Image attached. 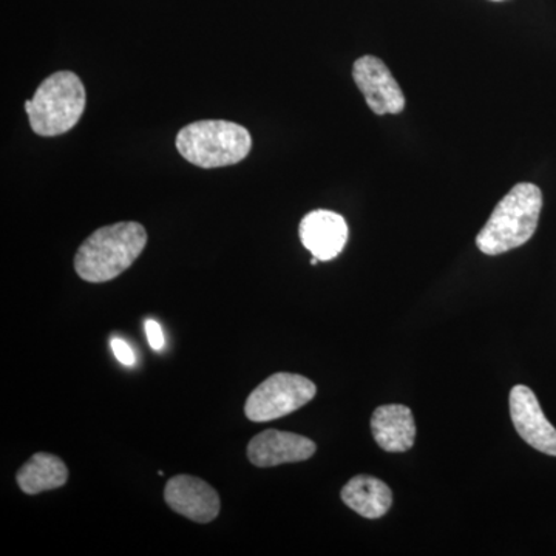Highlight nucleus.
<instances>
[{"label":"nucleus","instance_id":"20e7f679","mask_svg":"<svg viewBox=\"0 0 556 556\" xmlns=\"http://www.w3.org/2000/svg\"><path fill=\"white\" fill-rule=\"evenodd\" d=\"M86 109V89L72 72L49 76L25 102L33 131L40 137H60L79 123Z\"/></svg>","mask_w":556,"mask_h":556},{"label":"nucleus","instance_id":"0eeeda50","mask_svg":"<svg viewBox=\"0 0 556 556\" xmlns=\"http://www.w3.org/2000/svg\"><path fill=\"white\" fill-rule=\"evenodd\" d=\"M510 417L515 430L530 447L556 456V428L548 422L540 402L526 386H517L510 391Z\"/></svg>","mask_w":556,"mask_h":556},{"label":"nucleus","instance_id":"39448f33","mask_svg":"<svg viewBox=\"0 0 556 556\" xmlns=\"http://www.w3.org/2000/svg\"><path fill=\"white\" fill-rule=\"evenodd\" d=\"M316 394V383L309 379L291 372H277L249 394L244 415L252 422H269L305 407Z\"/></svg>","mask_w":556,"mask_h":556},{"label":"nucleus","instance_id":"9d476101","mask_svg":"<svg viewBox=\"0 0 556 556\" xmlns=\"http://www.w3.org/2000/svg\"><path fill=\"white\" fill-rule=\"evenodd\" d=\"M300 240L318 262L338 257L348 241V226L342 215L331 211L309 212L300 223Z\"/></svg>","mask_w":556,"mask_h":556},{"label":"nucleus","instance_id":"ddd939ff","mask_svg":"<svg viewBox=\"0 0 556 556\" xmlns=\"http://www.w3.org/2000/svg\"><path fill=\"white\" fill-rule=\"evenodd\" d=\"M16 481L22 492L39 495L67 484L68 468L61 457L50 453H36L17 471Z\"/></svg>","mask_w":556,"mask_h":556},{"label":"nucleus","instance_id":"dca6fc26","mask_svg":"<svg viewBox=\"0 0 556 556\" xmlns=\"http://www.w3.org/2000/svg\"><path fill=\"white\" fill-rule=\"evenodd\" d=\"M492 2H503V0H492Z\"/></svg>","mask_w":556,"mask_h":556},{"label":"nucleus","instance_id":"f8f14e48","mask_svg":"<svg viewBox=\"0 0 556 556\" xmlns=\"http://www.w3.org/2000/svg\"><path fill=\"white\" fill-rule=\"evenodd\" d=\"M343 503L361 517L382 518L393 506V493L386 482L378 478L358 475L346 482L342 493Z\"/></svg>","mask_w":556,"mask_h":556},{"label":"nucleus","instance_id":"7ed1b4c3","mask_svg":"<svg viewBox=\"0 0 556 556\" xmlns=\"http://www.w3.org/2000/svg\"><path fill=\"white\" fill-rule=\"evenodd\" d=\"M251 148V134L230 121H199L182 127L177 135L179 155L203 169L240 163L247 159Z\"/></svg>","mask_w":556,"mask_h":556},{"label":"nucleus","instance_id":"6e6552de","mask_svg":"<svg viewBox=\"0 0 556 556\" xmlns=\"http://www.w3.org/2000/svg\"><path fill=\"white\" fill-rule=\"evenodd\" d=\"M164 500L172 510L199 525H207L219 515V496L214 486L190 475H177L167 481Z\"/></svg>","mask_w":556,"mask_h":556},{"label":"nucleus","instance_id":"f257e3e1","mask_svg":"<svg viewBox=\"0 0 556 556\" xmlns=\"http://www.w3.org/2000/svg\"><path fill=\"white\" fill-rule=\"evenodd\" d=\"M146 244L148 232L139 223L104 226L80 244L75 255L76 274L89 283H105L129 269Z\"/></svg>","mask_w":556,"mask_h":556},{"label":"nucleus","instance_id":"423d86ee","mask_svg":"<svg viewBox=\"0 0 556 556\" xmlns=\"http://www.w3.org/2000/svg\"><path fill=\"white\" fill-rule=\"evenodd\" d=\"M354 83L367 101L368 108L382 116L404 112L405 97L390 70L376 56H364L354 62Z\"/></svg>","mask_w":556,"mask_h":556},{"label":"nucleus","instance_id":"2eb2a0df","mask_svg":"<svg viewBox=\"0 0 556 556\" xmlns=\"http://www.w3.org/2000/svg\"><path fill=\"white\" fill-rule=\"evenodd\" d=\"M146 328V334H148L150 346H152V350L161 351L164 348V334L163 331H161V327L159 325V321L152 320V318H149V320H146L144 324Z\"/></svg>","mask_w":556,"mask_h":556},{"label":"nucleus","instance_id":"f03ea898","mask_svg":"<svg viewBox=\"0 0 556 556\" xmlns=\"http://www.w3.org/2000/svg\"><path fill=\"white\" fill-rule=\"evenodd\" d=\"M543 208V192L532 182H519L497 203L477 237L482 254H506L532 239Z\"/></svg>","mask_w":556,"mask_h":556},{"label":"nucleus","instance_id":"9b49d317","mask_svg":"<svg viewBox=\"0 0 556 556\" xmlns=\"http://www.w3.org/2000/svg\"><path fill=\"white\" fill-rule=\"evenodd\" d=\"M376 444L390 453H404L415 445L416 424L412 409L401 404L382 405L371 417Z\"/></svg>","mask_w":556,"mask_h":556},{"label":"nucleus","instance_id":"4468645a","mask_svg":"<svg viewBox=\"0 0 556 556\" xmlns=\"http://www.w3.org/2000/svg\"><path fill=\"white\" fill-rule=\"evenodd\" d=\"M112 350L121 364L126 365V367H131L135 364L134 351L123 339H112Z\"/></svg>","mask_w":556,"mask_h":556},{"label":"nucleus","instance_id":"1a4fd4ad","mask_svg":"<svg viewBox=\"0 0 556 556\" xmlns=\"http://www.w3.org/2000/svg\"><path fill=\"white\" fill-rule=\"evenodd\" d=\"M316 450L317 445L308 438L289 431L266 430L251 439L248 457L255 467L268 468L302 463L313 457Z\"/></svg>","mask_w":556,"mask_h":556}]
</instances>
